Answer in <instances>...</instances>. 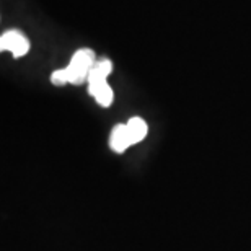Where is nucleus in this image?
<instances>
[{
    "instance_id": "20e7f679",
    "label": "nucleus",
    "mask_w": 251,
    "mask_h": 251,
    "mask_svg": "<svg viewBox=\"0 0 251 251\" xmlns=\"http://www.w3.org/2000/svg\"><path fill=\"white\" fill-rule=\"evenodd\" d=\"M109 145L114 152L123 153L126 152L132 142H130L129 132H127V126L126 124H116L111 130V135H109Z\"/></svg>"
},
{
    "instance_id": "423d86ee",
    "label": "nucleus",
    "mask_w": 251,
    "mask_h": 251,
    "mask_svg": "<svg viewBox=\"0 0 251 251\" xmlns=\"http://www.w3.org/2000/svg\"><path fill=\"white\" fill-rule=\"evenodd\" d=\"M51 82L54 85H65V83H67V75H65V70L64 69L54 70L52 75H51Z\"/></svg>"
},
{
    "instance_id": "f03ea898",
    "label": "nucleus",
    "mask_w": 251,
    "mask_h": 251,
    "mask_svg": "<svg viewBox=\"0 0 251 251\" xmlns=\"http://www.w3.org/2000/svg\"><path fill=\"white\" fill-rule=\"evenodd\" d=\"M97 64V56L92 49H78L70 59L69 65L65 67V75H67V83L82 85L85 80H88V75Z\"/></svg>"
},
{
    "instance_id": "f257e3e1",
    "label": "nucleus",
    "mask_w": 251,
    "mask_h": 251,
    "mask_svg": "<svg viewBox=\"0 0 251 251\" xmlns=\"http://www.w3.org/2000/svg\"><path fill=\"white\" fill-rule=\"evenodd\" d=\"M113 72V62L109 59H100L92 69V72L88 75V93L97 100L98 104L108 108L113 103L114 95L111 87L108 85L106 78L108 75Z\"/></svg>"
},
{
    "instance_id": "39448f33",
    "label": "nucleus",
    "mask_w": 251,
    "mask_h": 251,
    "mask_svg": "<svg viewBox=\"0 0 251 251\" xmlns=\"http://www.w3.org/2000/svg\"><path fill=\"white\" fill-rule=\"evenodd\" d=\"M127 132H129V137H130V142L132 144H139L140 140L145 139V135H147V123L144 121L142 118H130L127 123Z\"/></svg>"
},
{
    "instance_id": "7ed1b4c3",
    "label": "nucleus",
    "mask_w": 251,
    "mask_h": 251,
    "mask_svg": "<svg viewBox=\"0 0 251 251\" xmlns=\"http://www.w3.org/2000/svg\"><path fill=\"white\" fill-rule=\"evenodd\" d=\"M0 49L10 51L13 54V57H23L29 51V41L18 29H8L0 38Z\"/></svg>"
}]
</instances>
